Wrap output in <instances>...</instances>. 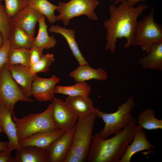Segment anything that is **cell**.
<instances>
[{
	"instance_id": "38",
	"label": "cell",
	"mask_w": 162,
	"mask_h": 162,
	"mask_svg": "<svg viewBox=\"0 0 162 162\" xmlns=\"http://www.w3.org/2000/svg\"><path fill=\"white\" fill-rule=\"evenodd\" d=\"M123 0H109L110 1H113V4L115 5L119 4Z\"/></svg>"
},
{
	"instance_id": "5",
	"label": "cell",
	"mask_w": 162,
	"mask_h": 162,
	"mask_svg": "<svg viewBox=\"0 0 162 162\" xmlns=\"http://www.w3.org/2000/svg\"><path fill=\"white\" fill-rule=\"evenodd\" d=\"M154 9L150 14L137 22L134 32L133 46H139L146 53L152 45L162 42V27L154 18Z\"/></svg>"
},
{
	"instance_id": "23",
	"label": "cell",
	"mask_w": 162,
	"mask_h": 162,
	"mask_svg": "<svg viewBox=\"0 0 162 162\" xmlns=\"http://www.w3.org/2000/svg\"><path fill=\"white\" fill-rule=\"evenodd\" d=\"M34 37L20 27L12 26L9 40L10 47L30 49L32 46Z\"/></svg>"
},
{
	"instance_id": "30",
	"label": "cell",
	"mask_w": 162,
	"mask_h": 162,
	"mask_svg": "<svg viewBox=\"0 0 162 162\" xmlns=\"http://www.w3.org/2000/svg\"><path fill=\"white\" fill-rule=\"evenodd\" d=\"M5 10L11 18L28 5V0H4Z\"/></svg>"
},
{
	"instance_id": "22",
	"label": "cell",
	"mask_w": 162,
	"mask_h": 162,
	"mask_svg": "<svg viewBox=\"0 0 162 162\" xmlns=\"http://www.w3.org/2000/svg\"><path fill=\"white\" fill-rule=\"evenodd\" d=\"M38 31L37 36L34 37L32 46L39 47L43 50L54 47L57 41L53 36H49L48 32V25L46 22L45 16L43 15L38 22Z\"/></svg>"
},
{
	"instance_id": "39",
	"label": "cell",
	"mask_w": 162,
	"mask_h": 162,
	"mask_svg": "<svg viewBox=\"0 0 162 162\" xmlns=\"http://www.w3.org/2000/svg\"><path fill=\"white\" fill-rule=\"evenodd\" d=\"M2 131V127L1 126V125L0 124V134L1 133V132Z\"/></svg>"
},
{
	"instance_id": "32",
	"label": "cell",
	"mask_w": 162,
	"mask_h": 162,
	"mask_svg": "<svg viewBox=\"0 0 162 162\" xmlns=\"http://www.w3.org/2000/svg\"><path fill=\"white\" fill-rule=\"evenodd\" d=\"M44 50L41 48L32 46L30 49V66L37 62L43 54Z\"/></svg>"
},
{
	"instance_id": "17",
	"label": "cell",
	"mask_w": 162,
	"mask_h": 162,
	"mask_svg": "<svg viewBox=\"0 0 162 162\" xmlns=\"http://www.w3.org/2000/svg\"><path fill=\"white\" fill-rule=\"evenodd\" d=\"M14 159L15 162H50L47 148L34 146L16 150Z\"/></svg>"
},
{
	"instance_id": "10",
	"label": "cell",
	"mask_w": 162,
	"mask_h": 162,
	"mask_svg": "<svg viewBox=\"0 0 162 162\" xmlns=\"http://www.w3.org/2000/svg\"><path fill=\"white\" fill-rule=\"evenodd\" d=\"M60 78L53 75L50 78H43L36 74L33 81L31 95L40 102L51 101L55 97V87Z\"/></svg>"
},
{
	"instance_id": "25",
	"label": "cell",
	"mask_w": 162,
	"mask_h": 162,
	"mask_svg": "<svg viewBox=\"0 0 162 162\" xmlns=\"http://www.w3.org/2000/svg\"><path fill=\"white\" fill-rule=\"evenodd\" d=\"M91 87L86 82H76L74 85L70 86H56L55 94H60L69 96L81 95L89 96L91 91Z\"/></svg>"
},
{
	"instance_id": "28",
	"label": "cell",
	"mask_w": 162,
	"mask_h": 162,
	"mask_svg": "<svg viewBox=\"0 0 162 162\" xmlns=\"http://www.w3.org/2000/svg\"><path fill=\"white\" fill-rule=\"evenodd\" d=\"M54 61L53 54L48 53L43 54L37 62L30 65V71L32 75L38 73H46L49 70L50 67Z\"/></svg>"
},
{
	"instance_id": "11",
	"label": "cell",
	"mask_w": 162,
	"mask_h": 162,
	"mask_svg": "<svg viewBox=\"0 0 162 162\" xmlns=\"http://www.w3.org/2000/svg\"><path fill=\"white\" fill-rule=\"evenodd\" d=\"M75 126V125L48 147L50 162H63L72 145Z\"/></svg>"
},
{
	"instance_id": "7",
	"label": "cell",
	"mask_w": 162,
	"mask_h": 162,
	"mask_svg": "<svg viewBox=\"0 0 162 162\" xmlns=\"http://www.w3.org/2000/svg\"><path fill=\"white\" fill-rule=\"evenodd\" d=\"M19 101L31 103L34 100L26 94L13 79L6 64L0 72V104L9 110L13 116L14 106Z\"/></svg>"
},
{
	"instance_id": "3",
	"label": "cell",
	"mask_w": 162,
	"mask_h": 162,
	"mask_svg": "<svg viewBox=\"0 0 162 162\" xmlns=\"http://www.w3.org/2000/svg\"><path fill=\"white\" fill-rule=\"evenodd\" d=\"M135 105L134 97L130 96L124 103L118 106L114 112L107 113L100 111L97 108L94 114L97 117L102 119L105 124L103 129L99 133L100 137L107 139L126 127L134 118L131 112Z\"/></svg>"
},
{
	"instance_id": "20",
	"label": "cell",
	"mask_w": 162,
	"mask_h": 162,
	"mask_svg": "<svg viewBox=\"0 0 162 162\" xmlns=\"http://www.w3.org/2000/svg\"><path fill=\"white\" fill-rule=\"evenodd\" d=\"M89 65H79L70 72L69 76L76 82H86L92 80L105 81L107 79L108 75L105 70L101 68L94 69Z\"/></svg>"
},
{
	"instance_id": "21",
	"label": "cell",
	"mask_w": 162,
	"mask_h": 162,
	"mask_svg": "<svg viewBox=\"0 0 162 162\" xmlns=\"http://www.w3.org/2000/svg\"><path fill=\"white\" fill-rule=\"evenodd\" d=\"M145 56L141 58L137 62L144 69L162 70V42L154 44Z\"/></svg>"
},
{
	"instance_id": "37",
	"label": "cell",
	"mask_w": 162,
	"mask_h": 162,
	"mask_svg": "<svg viewBox=\"0 0 162 162\" xmlns=\"http://www.w3.org/2000/svg\"><path fill=\"white\" fill-rule=\"evenodd\" d=\"M4 44V40L3 37L0 33V47H1Z\"/></svg>"
},
{
	"instance_id": "35",
	"label": "cell",
	"mask_w": 162,
	"mask_h": 162,
	"mask_svg": "<svg viewBox=\"0 0 162 162\" xmlns=\"http://www.w3.org/2000/svg\"><path fill=\"white\" fill-rule=\"evenodd\" d=\"M128 4L131 6H134L140 2L145 0H126Z\"/></svg>"
},
{
	"instance_id": "36",
	"label": "cell",
	"mask_w": 162,
	"mask_h": 162,
	"mask_svg": "<svg viewBox=\"0 0 162 162\" xmlns=\"http://www.w3.org/2000/svg\"><path fill=\"white\" fill-rule=\"evenodd\" d=\"M8 142L0 141V152L4 150L7 146Z\"/></svg>"
},
{
	"instance_id": "1",
	"label": "cell",
	"mask_w": 162,
	"mask_h": 162,
	"mask_svg": "<svg viewBox=\"0 0 162 162\" xmlns=\"http://www.w3.org/2000/svg\"><path fill=\"white\" fill-rule=\"evenodd\" d=\"M147 4H139L136 7L130 6L126 0H123L116 6L114 4L109 8L110 18L104 22L106 30L105 49L111 53L116 49L118 39L126 38L124 46H133V35L138 17L148 8Z\"/></svg>"
},
{
	"instance_id": "19",
	"label": "cell",
	"mask_w": 162,
	"mask_h": 162,
	"mask_svg": "<svg viewBox=\"0 0 162 162\" xmlns=\"http://www.w3.org/2000/svg\"><path fill=\"white\" fill-rule=\"evenodd\" d=\"M64 101L78 118L94 113L97 108L94 107L91 98L88 95L68 96Z\"/></svg>"
},
{
	"instance_id": "31",
	"label": "cell",
	"mask_w": 162,
	"mask_h": 162,
	"mask_svg": "<svg viewBox=\"0 0 162 162\" xmlns=\"http://www.w3.org/2000/svg\"><path fill=\"white\" fill-rule=\"evenodd\" d=\"M10 47L9 39L4 42L0 47V72L4 66L7 63L8 52Z\"/></svg>"
},
{
	"instance_id": "40",
	"label": "cell",
	"mask_w": 162,
	"mask_h": 162,
	"mask_svg": "<svg viewBox=\"0 0 162 162\" xmlns=\"http://www.w3.org/2000/svg\"><path fill=\"white\" fill-rule=\"evenodd\" d=\"M2 0H0V1H1Z\"/></svg>"
},
{
	"instance_id": "8",
	"label": "cell",
	"mask_w": 162,
	"mask_h": 162,
	"mask_svg": "<svg viewBox=\"0 0 162 162\" xmlns=\"http://www.w3.org/2000/svg\"><path fill=\"white\" fill-rule=\"evenodd\" d=\"M99 4L98 0H70L67 2H60L56 10L57 20L68 26L71 19L82 15H86L91 20L96 21L98 17L94 12Z\"/></svg>"
},
{
	"instance_id": "26",
	"label": "cell",
	"mask_w": 162,
	"mask_h": 162,
	"mask_svg": "<svg viewBox=\"0 0 162 162\" xmlns=\"http://www.w3.org/2000/svg\"><path fill=\"white\" fill-rule=\"evenodd\" d=\"M28 5L46 16L51 24L57 21L54 12L58 6L55 5L47 0H28Z\"/></svg>"
},
{
	"instance_id": "14",
	"label": "cell",
	"mask_w": 162,
	"mask_h": 162,
	"mask_svg": "<svg viewBox=\"0 0 162 162\" xmlns=\"http://www.w3.org/2000/svg\"><path fill=\"white\" fill-rule=\"evenodd\" d=\"M12 113L4 105L0 104V124L2 131L7 135V146L11 150H17L21 147L18 140L16 127L11 118Z\"/></svg>"
},
{
	"instance_id": "12",
	"label": "cell",
	"mask_w": 162,
	"mask_h": 162,
	"mask_svg": "<svg viewBox=\"0 0 162 162\" xmlns=\"http://www.w3.org/2000/svg\"><path fill=\"white\" fill-rule=\"evenodd\" d=\"M42 15L28 5L11 18L12 26H18L34 37L36 25Z\"/></svg>"
},
{
	"instance_id": "27",
	"label": "cell",
	"mask_w": 162,
	"mask_h": 162,
	"mask_svg": "<svg viewBox=\"0 0 162 162\" xmlns=\"http://www.w3.org/2000/svg\"><path fill=\"white\" fill-rule=\"evenodd\" d=\"M30 49L10 47L7 64H20L29 68Z\"/></svg>"
},
{
	"instance_id": "24",
	"label": "cell",
	"mask_w": 162,
	"mask_h": 162,
	"mask_svg": "<svg viewBox=\"0 0 162 162\" xmlns=\"http://www.w3.org/2000/svg\"><path fill=\"white\" fill-rule=\"evenodd\" d=\"M155 112L152 109H145L139 114L137 124L143 129L152 130L162 129V120L155 116Z\"/></svg>"
},
{
	"instance_id": "4",
	"label": "cell",
	"mask_w": 162,
	"mask_h": 162,
	"mask_svg": "<svg viewBox=\"0 0 162 162\" xmlns=\"http://www.w3.org/2000/svg\"><path fill=\"white\" fill-rule=\"evenodd\" d=\"M52 108L51 103L46 110L40 113H31L20 118L13 115L19 141L38 132L58 129L52 120Z\"/></svg>"
},
{
	"instance_id": "33",
	"label": "cell",
	"mask_w": 162,
	"mask_h": 162,
	"mask_svg": "<svg viewBox=\"0 0 162 162\" xmlns=\"http://www.w3.org/2000/svg\"><path fill=\"white\" fill-rule=\"evenodd\" d=\"M13 151L7 146L5 149L0 152V162H15L14 158L11 155Z\"/></svg>"
},
{
	"instance_id": "13",
	"label": "cell",
	"mask_w": 162,
	"mask_h": 162,
	"mask_svg": "<svg viewBox=\"0 0 162 162\" xmlns=\"http://www.w3.org/2000/svg\"><path fill=\"white\" fill-rule=\"evenodd\" d=\"M59 129L38 132L19 141L21 148L34 146L47 148L55 140L65 133Z\"/></svg>"
},
{
	"instance_id": "2",
	"label": "cell",
	"mask_w": 162,
	"mask_h": 162,
	"mask_svg": "<svg viewBox=\"0 0 162 162\" xmlns=\"http://www.w3.org/2000/svg\"><path fill=\"white\" fill-rule=\"evenodd\" d=\"M141 128L134 118L126 127L109 139H102L99 133H96L93 136L86 160L89 162H119L127 146L131 142L135 132Z\"/></svg>"
},
{
	"instance_id": "18",
	"label": "cell",
	"mask_w": 162,
	"mask_h": 162,
	"mask_svg": "<svg viewBox=\"0 0 162 162\" xmlns=\"http://www.w3.org/2000/svg\"><path fill=\"white\" fill-rule=\"evenodd\" d=\"M48 31L51 33L59 34L64 38L79 65L89 64L80 51L75 39V32L74 29H67L57 25L51 26Z\"/></svg>"
},
{
	"instance_id": "16",
	"label": "cell",
	"mask_w": 162,
	"mask_h": 162,
	"mask_svg": "<svg viewBox=\"0 0 162 162\" xmlns=\"http://www.w3.org/2000/svg\"><path fill=\"white\" fill-rule=\"evenodd\" d=\"M11 76L28 97L31 96L32 84L36 74L32 75L29 68L20 64H7Z\"/></svg>"
},
{
	"instance_id": "29",
	"label": "cell",
	"mask_w": 162,
	"mask_h": 162,
	"mask_svg": "<svg viewBox=\"0 0 162 162\" xmlns=\"http://www.w3.org/2000/svg\"><path fill=\"white\" fill-rule=\"evenodd\" d=\"M12 26L11 18L0 1V33L3 37L4 43L9 39Z\"/></svg>"
},
{
	"instance_id": "15",
	"label": "cell",
	"mask_w": 162,
	"mask_h": 162,
	"mask_svg": "<svg viewBox=\"0 0 162 162\" xmlns=\"http://www.w3.org/2000/svg\"><path fill=\"white\" fill-rule=\"evenodd\" d=\"M154 149V146L147 140L146 131L142 128L139 129L135 132L131 142L127 146L119 162H130L132 157L137 153L148 150L153 153L151 149Z\"/></svg>"
},
{
	"instance_id": "6",
	"label": "cell",
	"mask_w": 162,
	"mask_h": 162,
	"mask_svg": "<svg viewBox=\"0 0 162 162\" xmlns=\"http://www.w3.org/2000/svg\"><path fill=\"white\" fill-rule=\"evenodd\" d=\"M97 117L94 113L78 118L75 124L72 145L69 151L82 162L86 160L93 136V127Z\"/></svg>"
},
{
	"instance_id": "34",
	"label": "cell",
	"mask_w": 162,
	"mask_h": 162,
	"mask_svg": "<svg viewBox=\"0 0 162 162\" xmlns=\"http://www.w3.org/2000/svg\"><path fill=\"white\" fill-rule=\"evenodd\" d=\"M63 162H82L81 159L76 155L69 151Z\"/></svg>"
},
{
	"instance_id": "9",
	"label": "cell",
	"mask_w": 162,
	"mask_h": 162,
	"mask_svg": "<svg viewBox=\"0 0 162 162\" xmlns=\"http://www.w3.org/2000/svg\"><path fill=\"white\" fill-rule=\"evenodd\" d=\"M52 106V116L58 129L66 132L76 124L78 117L68 107L64 101L55 97L51 101Z\"/></svg>"
}]
</instances>
